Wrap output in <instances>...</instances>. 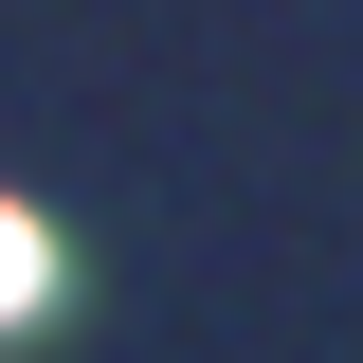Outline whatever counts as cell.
I'll use <instances>...</instances> for the list:
<instances>
[{
    "mask_svg": "<svg viewBox=\"0 0 363 363\" xmlns=\"http://www.w3.org/2000/svg\"><path fill=\"white\" fill-rule=\"evenodd\" d=\"M37 291H55V236H37V218H18V200H0V327L37 309Z\"/></svg>",
    "mask_w": 363,
    "mask_h": 363,
    "instance_id": "cell-1",
    "label": "cell"
}]
</instances>
